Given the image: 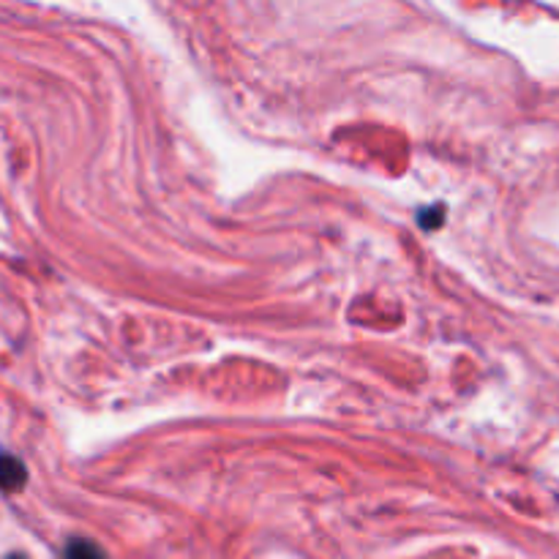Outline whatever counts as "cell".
Segmentation results:
<instances>
[{"label":"cell","instance_id":"obj_3","mask_svg":"<svg viewBox=\"0 0 559 559\" xmlns=\"http://www.w3.org/2000/svg\"><path fill=\"white\" fill-rule=\"evenodd\" d=\"M9 559H25V557H22V555H11Z\"/></svg>","mask_w":559,"mask_h":559},{"label":"cell","instance_id":"obj_1","mask_svg":"<svg viewBox=\"0 0 559 559\" xmlns=\"http://www.w3.org/2000/svg\"><path fill=\"white\" fill-rule=\"evenodd\" d=\"M27 480L25 464L11 453H0V489L20 491Z\"/></svg>","mask_w":559,"mask_h":559},{"label":"cell","instance_id":"obj_2","mask_svg":"<svg viewBox=\"0 0 559 559\" xmlns=\"http://www.w3.org/2000/svg\"><path fill=\"white\" fill-rule=\"evenodd\" d=\"M63 559H107V555L93 540L71 538L63 549Z\"/></svg>","mask_w":559,"mask_h":559}]
</instances>
